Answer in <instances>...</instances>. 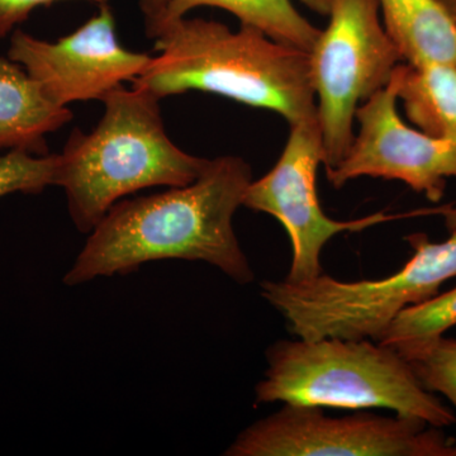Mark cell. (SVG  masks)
I'll return each mask as SVG.
<instances>
[{"mask_svg":"<svg viewBox=\"0 0 456 456\" xmlns=\"http://www.w3.org/2000/svg\"><path fill=\"white\" fill-rule=\"evenodd\" d=\"M253 182L250 165L239 156L208 161L185 187L117 202L90 232L65 275L68 285L128 274L150 261H206L240 284L255 274L233 230Z\"/></svg>","mask_w":456,"mask_h":456,"instance_id":"1","label":"cell"},{"mask_svg":"<svg viewBox=\"0 0 456 456\" xmlns=\"http://www.w3.org/2000/svg\"><path fill=\"white\" fill-rule=\"evenodd\" d=\"M158 56L134 88L163 99L200 90L272 110L289 126L317 119L310 53L272 40L254 27L231 31L216 20L183 17L155 37Z\"/></svg>","mask_w":456,"mask_h":456,"instance_id":"2","label":"cell"},{"mask_svg":"<svg viewBox=\"0 0 456 456\" xmlns=\"http://www.w3.org/2000/svg\"><path fill=\"white\" fill-rule=\"evenodd\" d=\"M90 134L77 128L59 154L56 185L65 189L75 226L89 233L128 194L151 187H185L200 178L207 159L180 150L167 137L160 99L118 86Z\"/></svg>","mask_w":456,"mask_h":456,"instance_id":"3","label":"cell"},{"mask_svg":"<svg viewBox=\"0 0 456 456\" xmlns=\"http://www.w3.org/2000/svg\"><path fill=\"white\" fill-rule=\"evenodd\" d=\"M255 403L362 411L386 408L434 428L454 425V412L428 391L397 349L373 340L325 338L279 340Z\"/></svg>","mask_w":456,"mask_h":456,"instance_id":"4","label":"cell"},{"mask_svg":"<svg viewBox=\"0 0 456 456\" xmlns=\"http://www.w3.org/2000/svg\"><path fill=\"white\" fill-rule=\"evenodd\" d=\"M404 240L412 257L389 277L341 281L322 273L310 281H263L261 294L296 338L379 342L401 312L428 301L456 277V231L441 242L422 232Z\"/></svg>","mask_w":456,"mask_h":456,"instance_id":"5","label":"cell"},{"mask_svg":"<svg viewBox=\"0 0 456 456\" xmlns=\"http://www.w3.org/2000/svg\"><path fill=\"white\" fill-rule=\"evenodd\" d=\"M327 17L310 53L326 171L349 152L360 104L386 88L403 62L384 28L378 0H335Z\"/></svg>","mask_w":456,"mask_h":456,"instance_id":"6","label":"cell"},{"mask_svg":"<svg viewBox=\"0 0 456 456\" xmlns=\"http://www.w3.org/2000/svg\"><path fill=\"white\" fill-rule=\"evenodd\" d=\"M227 456H456V440L412 417L284 406L242 431Z\"/></svg>","mask_w":456,"mask_h":456,"instance_id":"7","label":"cell"},{"mask_svg":"<svg viewBox=\"0 0 456 456\" xmlns=\"http://www.w3.org/2000/svg\"><path fill=\"white\" fill-rule=\"evenodd\" d=\"M323 164L322 137L318 118L290 126L289 137L272 170L253 180L244 206L277 218L292 244V264L287 281H310L322 274L321 253L342 232H360L384 222L410 218L379 212L358 220H332L323 212L317 194V170Z\"/></svg>","mask_w":456,"mask_h":456,"instance_id":"8","label":"cell"},{"mask_svg":"<svg viewBox=\"0 0 456 456\" xmlns=\"http://www.w3.org/2000/svg\"><path fill=\"white\" fill-rule=\"evenodd\" d=\"M398 89L399 65L388 86L360 104L358 136L341 163L326 171L327 179L336 189L360 176L399 180L439 203L448 179H456V142L404 123L397 110Z\"/></svg>","mask_w":456,"mask_h":456,"instance_id":"9","label":"cell"},{"mask_svg":"<svg viewBox=\"0 0 456 456\" xmlns=\"http://www.w3.org/2000/svg\"><path fill=\"white\" fill-rule=\"evenodd\" d=\"M56 42L14 29L8 59L26 69L45 94L61 107L77 101H102L123 82L139 77L152 56L126 50L117 40L112 8Z\"/></svg>","mask_w":456,"mask_h":456,"instance_id":"10","label":"cell"},{"mask_svg":"<svg viewBox=\"0 0 456 456\" xmlns=\"http://www.w3.org/2000/svg\"><path fill=\"white\" fill-rule=\"evenodd\" d=\"M71 118V110L53 103L23 66L0 57V150L47 155L46 134Z\"/></svg>","mask_w":456,"mask_h":456,"instance_id":"11","label":"cell"},{"mask_svg":"<svg viewBox=\"0 0 456 456\" xmlns=\"http://www.w3.org/2000/svg\"><path fill=\"white\" fill-rule=\"evenodd\" d=\"M404 64L456 66V22L439 0H378Z\"/></svg>","mask_w":456,"mask_h":456,"instance_id":"12","label":"cell"},{"mask_svg":"<svg viewBox=\"0 0 456 456\" xmlns=\"http://www.w3.org/2000/svg\"><path fill=\"white\" fill-rule=\"evenodd\" d=\"M197 7H217L239 18L241 25L254 27L272 40L310 53L321 29L297 11L292 0H167L163 17L152 31L156 33Z\"/></svg>","mask_w":456,"mask_h":456,"instance_id":"13","label":"cell"},{"mask_svg":"<svg viewBox=\"0 0 456 456\" xmlns=\"http://www.w3.org/2000/svg\"><path fill=\"white\" fill-rule=\"evenodd\" d=\"M398 101L419 130L456 142V66L399 65Z\"/></svg>","mask_w":456,"mask_h":456,"instance_id":"14","label":"cell"},{"mask_svg":"<svg viewBox=\"0 0 456 456\" xmlns=\"http://www.w3.org/2000/svg\"><path fill=\"white\" fill-rule=\"evenodd\" d=\"M456 326V287L408 307L395 317L380 344L397 347L445 335Z\"/></svg>","mask_w":456,"mask_h":456,"instance_id":"15","label":"cell"},{"mask_svg":"<svg viewBox=\"0 0 456 456\" xmlns=\"http://www.w3.org/2000/svg\"><path fill=\"white\" fill-rule=\"evenodd\" d=\"M395 349L407 360L428 391L443 395L456 410V338L441 335Z\"/></svg>","mask_w":456,"mask_h":456,"instance_id":"16","label":"cell"},{"mask_svg":"<svg viewBox=\"0 0 456 456\" xmlns=\"http://www.w3.org/2000/svg\"><path fill=\"white\" fill-rule=\"evenodd\" d=\"M59 154L35 155L9 150L0 155V198L13 193L40 194L56 185Z\"/></svg>","mask_w":456,"mask_h":456,"instance_id":"17","label":"cell"},{"mask_svg":"<svg viewBox=\"0 0 456 456\" xmlns=\"http://www.w3.org/2000/svg\"><path fill=\"white\" fill-rule=\"evenodd\" d=\"M68 0H0V38L7 37L18 25L25 22L38 7H50ZM94 4H107L108 0H82Z\"/></svg>","mask_w":456,"mask_h":456,"instance_id":"18","label":"cell"},{"mask_svg":"<svg viewBox=\"0 0 456 456\" xmlns=\"http://www.w3.org/2000/svg\"><path fill=\"white\" fill-rule=\"evenodd\" d=\"M167 0H140L141 11L145 16L146 33L152 31L163 17Z\"/></svg>","mask_w":456,"mask_h":456,"instance_id":"19","label":"cell"},{"mask_svg":"<svg viewBox=\"0 0 456 456\" xmlns=\"http://www.w3.org/2000/svg\"><path fill=\"white\" fill-rule=\"evenodd\" d=\"M419 213L417 217H424V216H440L445 224L446 228L450 231H456V207L448 204V206L434 207V208L416 209Z\"/></svg>","mask_w":456,"mask_h":456,"instance_id":"20","label":"cell"},{"mask_svg":"<svg viewBox=\"0 0 456 456\" xmlns=\"http://www.w3.org/2000/svg\"><path fill=\"white\" fill-rule=\"evenodd\" d=\"M299 2L321 16H329L335 0H299Z\"/></svg>","mask_w":456,"mask_h":456,"instance_id":"21","label":"cell"},{"mask_svg":"<svg viewBox=\"0 0 456 456\" xmlns=\"http://www.w3.org/2000/svg\"><path fill=\"white\" fill-rule=\"evenodd\" d=\"M439 2L445 7L450 16H452V20L456 22V0H439Z\"/></svg>","mask_w":456,"mask_h":456,"instance_id":"22","label":"cell"}]
</instances>
